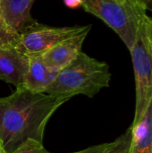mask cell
I'll return each mask as SVG.
<instances>
[{
	"label": "cell",
	"instance_id": "3",
	"mask_svg": "<svg viewBox=\"0 0 152 153\" xmlns=\"http://www.w3.org/2000/svg\"><path fill=\"white\" fill-rule=\"evenodd\" d=\"M82 7L111 28L130 49L146 11L134 0H82Z\"/></svg>",
	"mask_w": 152,
	"mask_h": 153
},
{
	"label": "cell",
	"instance_id": "17",
	"mask_svg": "<svg viewBox=\"0 0 152 153\" xmlns=\"http://www.w3.org/2000/svg\"><path fill=\"white\" fill-rule=\"evenodd\" d=\"M150 34H151V43H152V19L151 18L150 20Z\"/></svg>",
	"mask_w": 152,
	"mask_h": 153
},
{
	"label": "cell",
	"instance_id": "16",
	"mask_svg": "<svg viewBox=\"0 0 152 153\" xmlns=\"http://www.w3.org/2000/svg\"><path fill=\"white\" fill-rule=\"evenodd\" d=\"M65 4L71 8H76L82 6V0H64Z\"/></svg>",
	"mask_w": 152,
	"mask_h": 153
},
{
	"label": "cell",
	"instance_id": "8",
	"mask_svg": "<svg viewBox=\"0 0 152 153\" xmlns=\"http://www.w3.org/2000/svg\"><path fill=\"white\" fill-rule=\"evenodd\" d=\"M29 68L23 87L32 92L45 93L54 82L58 72L50 68L43 59L42 54H28Z\"/></svg>",
	"mask_w": 152,
	"mask_h": 153
},
{
	"label": "cell",
	"instance_id": "10",
	"mask_svg": "<svg viewBox=\"0 0 152 153\" xmlns=\"http://www.w3.org/2000/svg\"><path fill=\"white\" fill-rule=\"evenodd\" d=\"M131 127L130 153H152V100L142 118Z\"/></svg>",
	"mask_w": 152,
	"mask_h": 153
},
{
	"label": "cell",
	"instance_id": "2",
	"mask_svg": "<svg viewBox=\"0 0 152 153\" xmlns=\"http://www.w3.org/2000/svg\"><path fill=\"white\" fill-rule=\"evenodd\" d=\"M110 80L111 73L106 62L81 51L74 60L58 72L45 93L69 100L79 94L92 98L108 87Z\"/></svg>",
	"mask_w": 152,
	"mask_h": 153
},
{
	"label": "cell",
	"instance_id": "13",
	"mask_svg": "<svg viewBox=\"0 0 152 153\" xmlns=\"http://www.w3.org/2000/svg\"><path fill=\"white\" fill-rule=\"evenodd\" d=\"M13 153H48V152L44 148L43 143L29 140Z\"/></svg>",
	"mask_w": 152,
	"mask_h": 153
},
{
	"label": "cell",
	"instance_id": "18",
	"mask_svg": "<svg viewBox=\"0 0 152 153\" xmlns=\"http://www.w3.org/2000/svg\"><path fill=\"white\" fill-rule=\"evenodd\" d=\"M0 153H6L5 151H4V146H3V144H2L1 142H0Z\"/></svg>",
	"mask_w": 152,
	"mask_h": 153
},
{
	"label": "cell",
	"instance_id": "1",
	"mask_svg": "<svg viewBox=\"0 0 152 153\" xmlns=\"http://www.w3.org/2000/svg\"><path fill=\"white\" fill-rule=\"evenodd\" d=\"M67 100L24 87L0 98V142L5 152L13 153L29 140L43 143L48 120Z\"/></svg>",
	"mask_w": 152,
	"mask_h": 153
},
{
	"label": "cell",
	"instance_id": "12",
	"mask_svg": "<svg viewBox=\"0 0 152 153\" xmlns=\"http://www.w3.org/2000/svg\"><path fill=\"white\" fill-rule=\"evenodd\" d=\"M132 143V127L130 126L120 137L113 142V145L106 153H130Z\"/></svg>",
	"mask_w": 152,
	"mask_h": 153
},
{
	"label": "cell",
	"instance_id": "11",
	"mask_svg": "<svg viewBox=\"0 0 152 153\" xmlns=\"http://www.w3.org/2000/svg\"><path fill=\"white\" fill-rule=\"evenodd\" d=\"M21 43V36L19 33L11 30L4 21L0 13V48L19 45Z\"/></svg>",
	"mask_w": 152,
	"mask_h": 153
},
{
	"label": "cell",
	"instance_id": "7",
	"mask_svg": "<svg viewBox=\"0 0 152 153\" xmlns=\"http://www.w3.org/2000/svg\"><path fill=\"white\" fill-rule=\"evenodd\" d=\"M89 31L86 30L69 38L43 53L42 56L46 64L57 72L67 66L82 51V44Z\"/></svg>",
	"mask_w": 152,
	"mask_h": 153
},
{
	"label": "cell",
	"instance_id": "4",
	"mask_svg": "<svg viewBox=\"0 0 152 153\" xmlns=\"http://www.w3.org/2000/svg\"><path fill=\"white\" fill-rule=\"evenodd\" d=\"M150 20L151 17L147 14L142 16L134 43L129 49L133 60L136 88V107L133 124L142 118L152 100V43Z\"/></svg>",
	"mask_w": 152,
	"mask_h": 153
},
{
	"label": "cell",
	"instance_id": "15",
	"mask_svg": "<svg viewBox=\"0 0 152 153\" xmlns=\"http://www.w3.org/2000/svg\"><path fill=\"white\" fill-rule=\"evenodd\" d=\"M140 6H142L145 11H150L152 13V0H134Z\"/></svg>",
	"mask_w": 152,
	"mask_h": 153
},
{
	"label": "cell",
	"instance_id": "9",
	"mask_svg": "<svg viewBox=\"0 0 152 153\" xmlns=\"http://www.w3.org/2000/svg\"><path fill=\"white\" fill-rule=\"evenodd\" d=\"M35 0H0V13L8 27L21 33L35 21L30 16V9Z\"/></svg>",
	"mask_w": 152,
	"mask_h": 153
},
{
	"label": "cell",
	"instance_id": "14",
	"mask_svg": "<svg viewBox=\"0 0 152 153\" xmlns=\"http://www.w3.org/2000/svg\"><path fill=\"white\" fill-rule=\"evenodd\" d=\"M112 145H113V142L112 143H102V144L89 147V148H87L85 150H82L81 152L73 153H106L111 148Z\"/></svg>",
	"mask_w": 152,
	"mask_h": 153
},
{
	"label": "cell",
	"instance_id": "6",
	"mask_svg": "<svg viewBox=\"0 0 152 153\" xmlns=\"http://www.w3.org/2000/svg\"><path fill=\"white\" fill-rule=\"evenodd\" d=\"M29 68V56L21 43L0 48V80L15 86L23 87Z\"/></svg>",
	"mask_w": 152,
	"mask_h": 153
},
{
	"label": "cell",
	"instance_id": "5",
	"mask_svg": "<svg viewBox=\"0 0 152 153\" xmlns=\"http://www.w3.org/2000/svg\"><path fill=\"white\" fill-rule=\"evenodd\" d=\"M91 25L73 27H51L36 21L27 26L21 33V45L27 54H43L56 44L90 30Z\"/></svg>",
	"mask_w": 152,
	"mask_h": 153
}]
</instances>
